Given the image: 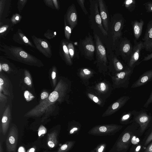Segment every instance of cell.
I'll use <instances>...</instances> for the list:
<instances>
[{
	"instance_id": "484cf974",
	"label": "cell",
	"mask_w": 152,
	"mask_h": 152,
	"mask_svg": "<svg viewBox=\"0 0 152 152\" xmlns=\"http://www.w3.org/2000/svg\"><path fill=\"white\" fill-rule=\"evenodd\" d=\"M68 49L71 58H72L76 56L75 49L74 46L72 43L69 44Z\"/></svg>"
},
{
	"instance_id": "d6a6232c",
	"label": "cell",
	"mask_w": 152,
	"mask_h": 152,
	"mask_svg": "<svg viewBox=\"0 0 152 152\" xmlns=\"http://www.w3.org/2000/svg\"><path fill=\"white\" fill-rule=\"evenodd\" d=\"M152 103V91L148 99L145 104L143 106V107L145 108H147L149 105Z\"/></svg>"
},
{
	"instance_id": "2e32d148",
	"label": "cell",
	"mask_w": 152,
	"mask_h": 152,
	"mask_svg": "<svg viewBox=\"0 0 152 152\" xmlns=\"http://www.w3.org/2000/svg\"><path fill=\"white\" fill-rule=\"evenodd\" d=\"M144 21L141 19L139 21L134 20L131 22V25L135 39H139L142 34Z\"/></svg>"
},
{
	"instance_id": "44dd1931",
	"label": "cell",
	"mask_w": 152,
	"mask_h": 152,
	"mask_svg": "<svg viewBox=\"0 0 152 152\" xmlns=\"http://www.w3.org/2000/svg\"><path fill=\"white\" fill-rule=\"evenodd\" d=\"M125 8L130 12L133 11L136 7V2L135 0H126L124 2Z\"/></svg>"
},
{
	"instance_id": "9a60e30c",
	"label": "cell",
	"mask_w": 152,
	"mask_h": 152,
	"mask_svg": "<svg viewBox=\"0 0 152 152\" xmlns=\"http://www.w3.org/2000/svg\"><path fill=\"white\" fill-rule=\"evenodd\" d=\"M68 21L70 27L74 28L77 23V13L74 4L70 7L67 14Z\"/></svg>"
},
{
	"instance_id": "6da1fadb",
	"label": "cell",
	"mask_w": 152,
	"mask_h": 152,
	"mask_svg": "<svg viewBox=\"0 0 152 152\" xmlns=\"http://www.w3.org/2000/svg\"><path fill=\"white\" fill-rule=\"evenodd\" d=\"M62 85L59 82L54 91L46 99L40 101L39 104L24 115L26 117H38L45 113L59 99L61 95Z\"/></svg>"
},
{
	"instance_id": "b9f144b4",
	"label": "cell",
	"mask_w": 152,
	"mask_h": 152,
	"mask_svg": "<svg viewBox=\"0 0 152 152\" xmlns=\"http://www.w3.org/2000/svg\"><path fill=\"white\" fill-rule=\"evenodd\" d=\"M105 146V144H103L101 145L100 147L97 149V152H103Z\"/></svg>"
},
{
	"instance_id": "d4e9b609",
	"label": "cell",
	"mask_w": 152,
	"mask_h": 152,
	"mask_svg": "<svg viewBox=\"0 0 152 152\" xmlns=\"http://www.w3.org/2000/svg\"><path fill=\"white\" fill-rule=\"evenodd\" d=\"M133 117V110L126 113L122 116L121 121L122 122L127 121Z\"/></svg>"
},
{
	"instance_id": "4316f807",
	"label": "cell",
	"mask_w": 152,
	"mask_h": 152,
	"mask_svg": "<svg viewBox=\"0 0 152 152\" xmlns=\"http://www.w3.org/2000/svg\"><path fill=\"white\" fill-rule=\"evenodd\" d=\"M24 96L26 101L28 102L34 98V96L28 91H26L24 93Z\"/></svg>"
},
{
	"instance_id": "f1b7e54d",
	"label": "cell",
	"mask_w": 152,
	"mask_h": 152,
	"mask_svg": "<svg viewBox=\"0 0 152 152\" xmlns=\"http://www.w3.org/2000/svg\"><path fill=\"white\" fill-rule=\"evenodd\" d=\"M146 12L152 13V1H149L145 3L144 4Z\"/></svg>"
},
{
	"instance_id": "83f0119b",
	"label": "cell",
	"mask_w": 152,
	"mask_h": 152,
	"mask_svg": "<svg viewBox=\"0 0 152 152\" xmlns=\"http://www.w3.org/2000/svg\"><path fill=\"white\" fill-rule=\"evenodd\" d=\"M77 3L80 6L82 10L85 15H87L88 13L85 6L84 0H77Z\"/></svg>"
},
{
	"instance_id": "8fae6325",
	"label": "cell",
	"mask_w": 152,
	"mask_h": 152,
	"mask_svg": "<svg viewBox=\"0 0 152 152\" xmlns=\"http://www.w3.org/2000/svg\"><path fill=\"white\" fill-rule=\"evenodd\" d=\"M99 13L103 27L107 32L109 29V19L106 5L104 1L98 0Z\"/></svg>"
},
{
	"instance_id": "d590c367",
	"label": "cell",
	"mask_w": 152,
	"mask_h": 152,
	"mask_svg": "<svg viewBox=\"0 0 152 152\" xmlns=\"http://www.w3.org/2000/svg\"><path fill=\"white\" fill-rule=\"evenodd\" d=\"M88 96L94 102L96 103H98L99 102V101L98 98L97 97L94 96L92 94H88Z\"/></svg>"
},
{
	"instance_id": "f546056e",
	"label": "cell",
	"mask_w": 152,
	"mask_h": 152,
	"mask_svg": "<svg viewBox=\"0 0 152 152\" xmlns=\"http://www.w3.org/2000/svg\"><path fill=\"white\" fill-rule=\"evenodd\" d=\"M47 132L46 128L42 125H41L39 127L38 130V134L39 137L42 134L46 133Z\"/></svg>"
},
{
	"instance_id": "52a82bcc",
	"label": "cell",
	"mask_w": 152,
	"mask_h": 152,
	"mask_svg": "<svg viewBox=\"0 0 152 152\" xmlns=\"http://www.w3.org/2000/svg\"><path fill=\"white\" fill-rule=\"evenodd\" d=\"M94 37L96 42V62L99 66H106L107 59L105 48L99 36L95 32Z\"/></svg>"
},
{
	"instance_id": "5bb4252c",
	"label": "cell",
	"mask_w": 152,
	"mask_h": 152,
	"mask_svg": "<svg viewBox=\"0 0 152 152\" xmlns=\"http://www.w3.org/2000/svg\"><path fill=\"white\" fill-rule=\"evenodd\" d=\"M152 80V69L143 73L132 85L131 88L143 86Z\"/></svg>"
},
{
	"instance_id": "bcb514c9",
	"label": "cell",
	"mask_w": 152,
	"mask_h": 152,
	"mask_svg": "<svg viewBox=\"0 0 152 152\" xmlns=\"http://www.w3.org/2000/svg\"><path fill=\"white\" fill-rule=\"evenodd\" d=\"M77 129L78 128H77L74 127L71 130H70L69 132V133L71 134H72L75 131H77Z\"/></svg>"
},
{
	"instance_id": "681fc988",
	"label": "cell",
	"mask_w": 152,
	"mask_h": 152,
	"mask_svg": "<svg viewBox=\"0 0 152 152\" xmlns=\"http://www.w3.org/2000/svg\"><path fill=\"white\" fill-rule=\"evenodd\" d=\"M141 148V146L139 145L136 148L134 152H139Z\"/></svg>"
},
{
	"instance_id": "ba28073f",
	"label": "cell",
	"mask_w": 152,
	"mask_h": 152,
	"mask_svg": "<svg viewBox=\"0 0 152 152\" xmlns=\"http://www.w3.org/2000/svg\"><path fill=\"white\" fill-rule=\"evenodd\" d=\"M134 45L133 46L132 52L128 61V66L130 68H134L140 63L139 61L141 50L144 49L143 42L142 41L137 42L136 40H134Z\"/></svg>"
},
{
	"instance_id": "30bf717a",
	"label": "cell",
	"mask_w": 152,
	"mask_h": 152,
	"mask_svg": "<svg viewBox=\"0 0 152 152\" xmlns=\"http://www.w3.org/2000/svg\"><path fill=\"white\" fill-rule=\"evenodd\" d=\"M134 68L127 66L124 70L117 73L116 76L117 85L118 87L127 88L129 83V80L133 72Z\"/></svg>"
},
{
	"instance_id": "816d5d0a",
	"label": "cell",
	"mask_w": 152,
	"mask_h": 152,
	"mask_svg": "<svg viewBox=\"0 0 152 152\" xmlns=\"http://www.w3.org/2000/svg\"><path fill=\"white\" fill-rule=\"evenodd\" d=\"M35 149L34 148H31L29 151L28 152H34Z\"/></svg>"
},
{
	"instance_id": "7c38bea8",
	"label": "cell",
	"mask_w": 152,
	"mask_h": 152,
	"mask_svg": "<svg viewBox=\"0 0 152 152\" xmlns=\"http://www.w3.org/2000/svg\"><path fill=\"white\" fill-rule=\"evenodd\" d=\"M144 49L150 53L152 52V19L147 24L146 30L142 39Z\"/></svg>"
},
{
	"instance_id": "f5cc1de1",
	"label": "cell",
	"mask_w": 152,
	"mask_h": 152,
	"mask_svg": "<svg viewBox=\"0 0 152 152\" xmlns=\"http://www.w3.org/2000/svg\"><path fill=\"white\" fill-rule=\"evenodd\" d=\"M15 19L17 20H19V17L18 16H17L15 17Z\"/></svg>"
},
{
	"instance_id": "7a4b0ae2",
	"label": "cell",
	"mask_w": 152,
	"mask_h": 152,
	"mask_svg": "<svg viewBox=\"0 0 152 152\" xmlns=\"http://www.w3.org/2000/svg\"><path fill=\"white\" fill-rule=\"evenodd\" d=\"M79 48L81 54L86 59L90 60L94 59L95 47L93 38L90 33L84 39L80 40Z\"/></svg>"
},
{
	"instance_id": "836d02e7",
	"label": "cell",
	"mask_w": 152,
	"mask_h": 152,
	"mask_svg": "<svg viewBox=\"0 0 152 152\" xmlns=\"http://www.w3.org/2000/svg\"><path fill=\"white\" fill-rule=\"evenodd\" d=\"M151 122L152 123V116L151 120ZM152 140V130L150 134L148 136L144 144V145L146 146Z\"/></svg>"
},
{
	"instance_id": "3957f363",
	"label": "cell",
	"mask_w": 152,
	"mask_h": 152,
	"mask_svg": "<svg viewBox=\"0 0 152 152\" xmlns=\"http://www.w3.org/2000/svg\"><path fill=\"white\" fill-rule=\"evenodd\" d=\"M90 2V19L91 23L95 25L104 35H107L108 33L103 27L99 11L98 0H91Z\"/></svg>"
},
{
	"instance_id": "c3c4849f",
	"label": "cell",
	"mask_w": 152,
	"mask_h": 152,
	"mask_svg": "<svg viewBox=\"0 0 152 152\" xmlns=\"http://www.w3.org/2000/svg\"><path fill=\"white\" fill-rule=\"evenodd\" d=\"M23 39L25 43H27L28 42V40L25 36H24L23 38Z\"/></svg>"
},
{
	"instance_id": "ffe728a7",
	"label": "cell",
	"mask_w": 152,
	"mask_h": 152,
	"mask_svg": "<svg viewBox=\"0 0 152 152\" xmlns=\"http://www.w3.org/2000/svg\"><path fill=\"white\" fill-rule=\"evenodd\" d=\"M119 127L116 126H102L99 128L94 129L92 131V133H108L118 129Z\"/></svg>"
},
{
	"instance_id": "7bdbcfd3",
	"label": "cell",
	"mask_w": 152,
	"mask_h": 152,
	"mask_svg": "<svg viewBox=\"0 0 152 152\" xmlns=\"http://www.w3.org/2000/svg\"><path fill=\"white\" fill-rule=\"evenodd\" d=\"M20 55L21 57L25 58H27L28 56L27 53L23 51H20Z\"/></svg>"
},
{
	"instance_id": "60d3db41",
	"label": "cell",
	"mask_w": 152,
	"mask_h": 152,
	"mask_svg": "<svg viewBox=\"0 0 152 152\" xmlns=\"http://www.w3.org/2000/svg\"><path fill=\"white\" fill-rule=\"evenodd\" d=\"M100 88L102 91H104L106 89V86L104 83H101L100 85Z\"/></svg>"
},
{
	"instance_id": "4fadbf2b",
	"label": "cell",
	"mask_w": 152,
	"mask_h": 152,
	"mask_svg": "<svg viewBox=\"0 0 152 152\" xmlns=\"http://www.w3.org/2000/svg\"><path fill=\"white\" fill-rule=\"evenodd\" d=\"M11 118L10 105H8L5 110L1 120V131L3 134L5 135L9 126Z\"/></svg>"
},
{
	"instance_id": "ee69618b",
	"label": "cell",
	"mask_w": 152,
	"mask_h": 152,
	"mask_svg": "<svg viewBox=\"0 0 152 152\" xmlns=\"http://www.w3.org/2000/svg\"><path fill=\"white\" fill-rule=\"evenodd\" d=\"M83 72L84 74L86 75H89L91 74L90 71L88 69L84 68L83 69Z\"/></svg>"
},
{
	"instance_id": "cb8c5ba5",
	"label": "cell",
	"mask_w": 152,
	"mask_h": 152,
	"mask_svg": "<svg viewBox=\"0 0 152 152\" xmlns=\"http://www.w3.org/2000/svg\"><path fill=\"white\" fill-rule=\"evenodd\" d=\"M72 142H69L61 145L56 152H66L71 148Z\"/></svg>"
},
{
	"instance_id": "f6af8a7d",
	"label": "cell",
	"mask_w": 152,
	"mask_h": 152,
	"mask_svg": "<svg viewBox=\"0 0 152 152\" xmlns=\"http://www.w3.org/2000/svg\"><path fill=\"white\" fill-rule=\"evenodd\" d=\"M42 46L45 48H47L48 47V45L47 43L45 41H42L41 42Z\"/></svg>"
},
{
	"instance_id": "9f6ffc18",
	"label": "cell",
	"mask_w": 152,
	"mask_h": 152,
	"mask_svg": "<svg viewBox=\"0 0 152 152\" xmlns=\"http://www.w3.org/2000/svg\"></svg>"
},
{
	"instance_id": "db71d44e",
	"label": "cell",
	"mask_w": 152,
	"mask_h": 152,
	"mask_svg": "<svg viewBox=\"0 0 152 152\" xmlns=\"http://www.w3.org/2000/svg\"><path fill=\"white\" fill-rule=\"evenodd\" d=\"M54 34H55V35H56V32H54Z\"/></svg>"
},
{
	"instance_id": "8d00e7d4",
	"label": "cell",
	"mask_w": 152,
	"mask_h": 152,
	"mask_svg": "<svg viewBox=\"0 0 152 152\" xmlns=\"http://www.w3.org/2000/svg\"><path fill=\"white\" fill-rule=\"evenodd\" d=\"M152 58V52L149 54H148L146 56L144 57V58L140 61V63L143 61H146Z\"/></svg>"
},
{
	"instance_id": "603a6c76",
	"label": "cell",
	"mask_w": 152,
	"mask_h": 152,
	"mask_svg": "<svg viewBox=\"0 0 152 152\" xmlns=\"http://www.w3.org/2000/svg\"><path fill=\"white\" fill-rule=\"evenodd\" d=\"M25 78L24 79V83L28 86L31 87L32 86V82L30 74L27 70L25 71Z\"/></svg>"
},
{
	"instance_id": "ab89813d",
	"label": "cell",
	"mask_w": 152,
	"mask_h": 152,
	"mask_svg": "<svg viewBox=\"0 0 152 152\" xmlns=\"http://www.w3.org/2000/svg\"><path fill=\"white\" fill-rule=\"evenodd\" d=\"M144 152H152V142L148 146Z\"/></svg>"
},
{
	"instance_id": "f907efd6",
	"label": "cell",
	"mask_w": 152,
	"mask_h": 152,
	"mask_svg": "<svg viewBox=\"0 0 152 152\" xmlns=\"http://www.w3.org/2000/svg\"><path fill=\"white\" fill-rule=\"evenodd\" d=\"M0 152H3L2 145L1 142H0Z\"/></svg>"
},
{
	"instance_id": "7dc6e473",
	"label": "cell",
	"mask_w": 152,
	"mask_h": 152,
	"mask_svg": "<svg viewBox=\"0 0 152 152\" xmlns=\"http://www.w3.org/2000/svg\"><path fill=\"white\" fill-rule=\"evenodd\" d=\"M7 30V28L5 27L1 28L0 29V33H1Z\"/></svg>"
},
{
	"instance_id": "11a10c76",
	"label": "cell",
	"mask_w": 152,
	"mask_h": 152,
	"mask_svg": "<svg viewBox=\"0 0 152 152\" xmlns=\"http://www.w3.org/2000/svg\"></svg>"
},
{
	"instance_id": "4dcf8cb0",
	"label": "cell",
	"mask_w": 152,
	"mask_h": 152,
	"mask_svg": "<svg viewBox=\"0 0 152 152\" xmlns=\"http://www.w3.org/2000/svg\"><path fill=\"white\" fill-rule=\"evenodd\" d=\"M72 29L71 27H69L66 25L65 27L66 37L69 39L70 38V34Z\"/></svg>"
},
{
	"instance_id": "e0dca14e",
	"label": "cell",
	"mask_w": 152,
	"mask_h": 152,
	"mask_svg": "<svg viewBox=\"0 0 152 152\" xmlns=\"http://www.w3.org/2000/svg\"><path fill=\"white\" fill-rule=\"evenodd\" d=\"M9 82L7 79L3 75L0 74V92L2 91L4 95L10 96L9 90Z\"/></svg>"
},
{
	"instance_id": "1f68e13d",
	"label": "cell",
	"mask_w": 152,
	"mask_h": 152,
	"mask_svg": "<svg viewBox=\"0 0 152 152\" xmlns=\"http://www.w3.org/2000/svg\"><path fill=\"white\" fill-rule=\"evenodd\" d=\"M51 77L53 84L54 86H55L56 83V72L55 70H53L52 71L51 74Z\"/></svg>"
},
{
	"instance_id": "74e56055",
	"label": "cell",
	"mask_w": 152,
	"mask_h": 152,
	"mask_svg": "<svg viewBox=\"0 0 152 152\" xmlns=\"http://www.w3.org/2000/svg\"><path fill=\"white\" fill-rule=\"evenodd\" d=\"M7 99V97L4 94L0 92V101L3 102L6 100Z\"/></svg>"
},
{
	"instance_id": "7402d4cb",
	"label": "cell",
	"mask_w": 152,
	"mask_h": 152,
	"mask_svg": "<svg viewBox=\"0 0 152 152\" xmlns=\"http://www.w3.org/2000/svg\"><path fill=\"white\" fill-rule=\"evenodd\" d=\"M112 60L115 68L118 71H122L125 70L127 66L124 68L123 65L116 56H114Z\"/></svg>"
},
{
	"instance_id": "f35d334b",
	"label": "cell",
	"mask_w": 152,
	"mask_h": 152,
	"mask_svg": "<svg viewBox=\"0 0 152 152\" xmlns=\"http://www.w3.org/2000/svg\"><path fill=\"white\" fill-rule=\"evenodd\" d=\"M2 69L5 71L7 72L9 69V67L8 65L6 64H4L1 65Z\"/></svg>"
},
{
	"instance_id": "e575fe53",
	"label": "cell",
	"mask_w": 152,
	"mask_h": 152,
	"mask_svg": "<svg viewBox=\"0 0 152 152\" xmlns=\"http://www.w3.org/2000/svg\"><path fill=\"white\" fill-rule=\"evenodd\" d=\"M48 93L46 91H43L41 94V100L40 101L47 99L49 96Z\"/></svg>"
},
{
	"instance_id": "ac0fdd59",
	"label": "cell",
	"mask_w": 152,
	"mask_h": 152,
	"mask_svg": "<svg viewBox=\"0 0 152 152\" xmlns=\"http://www.w3.org/2000/svg\"><path fill=\"white\" fill-rule=\"evenodd\" d=\"M131 138V134L129 132L125 133L118 143V147L121 149L126 148Z\"/></svg>"
},
{
	"instance_id": "d6986e66",
	"label": "cell",
	"mask_w": 152,
	"mask_h": 152,
	"mask_svg": "<svg viewBox=\"0 0 152 152\" xmlns=\"http://www.w3.org/2000/svg\"><path fill=\"white\" fill-rule=\"evenodd\" d=\"M57 134L56 131L53 132L48 135L47 143L48 146L50 148L55 147L58 143Z\"/></svg>"
},
{
	"instance_id": "8992f818",
	"label": "cell",
	"mask_w": 152,
	"mask_h": 152,
	"mask_svg": "<svg viewBox=\"0 0 152 152\" xmlns=\"http://www.w3.org/2000/svg\"><path fill=\"white\" fill-rule=\"evenodd\" d=\"M151 116L150 113H148L145 110H133V121L139 125L141 132L146 129L149 124Z\"/></svg>"
},
{
	"instance_id": "277c9868",
	"label": "cell",
	"mask_w": 152,
	"mask_h": 152,
	"mask_svg": "<svg viewBox=\"0 0 152 152\" xmlns=\"http://www.w3.org/2000/svg\"><path fill=\"white\" fill-rule=\"evenodd\" d=\"M124 23V19L121 14H115L112 18L111 34L113 43L121 38Z\"/></svg>"
},
{
	"instance_id": "5b68a950",
	"label": "cell",
	"mask_w": 152,
	"mask_h": 152,
	"mask_svg": "<svg viewBox=\"0 0 152 152\" xmlns=\"http://www.w3.org/2000/svg\"><path fill=\"white\" fill-rule=\"evenodd\" d=\"M116 49V54L121 56L122 59L128 62L131 57L133 46L130 40L126 37L121 38L119 39Z\"/></svg>"
},
{
	"instance_id": "9c48e42d",
	"label": "cell",
	"mask_w": 152,
	"mask_h": 152,
	"mask_svg": "<svg viewBox=\"0 0 152 152\" xmlns=\"http://www.w3.org/2000/svg\"><path fill=\"white\" fill-rule=\"evenodd\" d=\"M18 136L17 127L14 126L11 127L6 140V148L8 152H15L17 146Z\"/></svg>"
}]
</instances>
